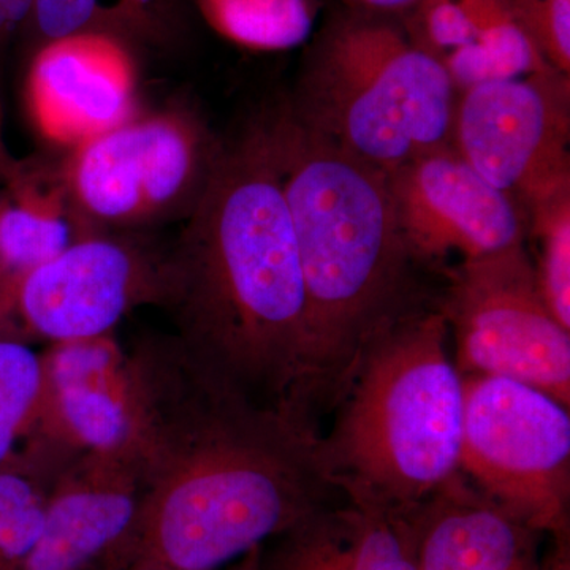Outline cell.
I'll use <instances>...</instances> for the list:
<instances>
[{
  "label": "cell",
  "mask_w": 570,
  "mask_h": 570,
  "mask_svg": "<svg viewBox=\"0 0 570 570\" xmlns=\"http://www.w3.org/2000/svg\"><path fill=\"white\" fill-rule=\"evenodd\" d=\"M146 499L135 553L176 570H219L341 499L318 433L236 392L178 336L127 354Z\"/></svg>",
  "instance_id": "1"
},
{
  "label": "cell",
  "mask_w": 570,
  "mask_h": 570,
  "mask_svg": "<svg viewBox=\"0 0 570 570\" xmlns=\"http://www.w3.org/2000/svg\"><path fill=\"white\" fill-rule=\"evenodd\" d=\"M164 306L184 346L261 406L302 417L307 303L294 225L257 130L219 154L167 254Z\"/></svg>",
  "instance_id": "2"
},
{
  "label": "cell",
  "mask_w": 570,
  "mask_h": 570,
  "mask_svg": "<svg viewBox=\"0 0 570 570\" xmlns=\"http://www.w3.org/2000/svg\"><path fill=\"white\" fill-rule=\"evenodd\" d=\"M294 225L307 303L299 412L318 430L379 336L412 305V258L389 176L306 129L288 105L254 126Z\"/></svg>",
  "instance_id": "3"
},
{
  "label": "cell",
  "mask_w": 570,
  "mask_h": 570,
  "mask_svg": "<svg viewBox=\"0 0 570 570\" xmlns=\"http://www.w3.org/2000/svg\"><path fill=\"white\" fill-rule=\"evenodd\" d=\"M330 414L326 479L360 508L415 515L460 472L464 387L444 314L420 309L374 341Z\"/></svg>",
  "instance_id": "4"
},
{
  "label": "cell",
  "mask_w": 570,
  "mask_h": 570,
  "mask_svg": "<svg viewBox=\"0 0 570 570\" xmlns=\"http://www.w3.org/2000/svg\"><path fill=\"white\" fill-rule=\"evenodd\" d=\"M459 91L444 63L387 26L347 24L313 56L296 119L385 175L452 146Z\"/></svg>",
  "instance_id": "5"
},
{
  "label": "cell",
  "mask_w": 570,
  "mask_h": 570,
  "mask_svg": "<svg viewBox=\"0 0 570 570\" xmlns=\"http://www.w3.org/2000/svg\"><path fill=\"white\" fill-rule=\"evenodd\" d=\"M220 151L200 118L181 107L138 111L82 142L56 170L77 235L186 220Z\"/></svg>",
  "instance_id": "6"
},
{
  "label": "cell",
  "mask_w": 570,
  "mask_h": 570,
  "mask_svg": "<svg viewBox=\"0 0 570 570\" xmlns=\"http://www.w3.org/2000/svg\"><path fill=\"white\" fill-rule=\"evenodd\" d=\"M460 472L523 527L553 535L570 528L569 407L504 377H463Z\"/></svg>",
  "instance_id": "7"
},
{
  "label": "cell",
  "mask_w": 570,
  "mask_h": 570,
  "mask_svg": "<svg viewBox=\"0 0 570 570\" xmlns=\"http://www.w3.org/2000/svg\"><path fill=\"white\" fill-rule=\"evenodd\" d=\"M439 309L461 377L510 379L570 406V330L547 306L524 245L463 261Z\"/></svg>",
  "instance_id": "8"
},
{
  "label": "cell",
  "mask_w": 570,
  "mask_h": 570,
  "mask_svg": "<svg viewBox=\"0 0 570 570\" xmlns=\"http://www.w3.org/2000/svg\"><path fill=\"white\" fill-rule=\"evenodd\" d=\"M569 75L550 69L459 94L452 146L530 212L570 193Z\"/></svg>",
  "instance_id": "9"
},
{
  "label": "cell",
  "mask_w": 570,
  "mask_h": 570,
  "mask_svg": "<svg viewBox=\"0 0 570 570\" xmlns=\"http://www.w3.org/2000/svg\"><path fill=\"white\" fill-rule=\"evenodd\" d=\"M167 254L130 234L77 236L22 281L11 303L7 340L51 343L112 333L135 307L164 306Z\"/></svg>",
  "instance_id": "10"
},
{
  "label": "cell",
  "mask_w": 570,
  "mask_h": 570,
  "mask_svg": "<svg viewBox=\"0 0 570 570\" xmlns=\"http://www.w3.org/2000/svg\"><path fill=\"white\" fill-rule=\"evenodd\" d=\"M389 176L401 234L414 261H475L524 245L523 212L453 149L419 157Z\"/></svg>",
  "instance_id": "11"
},
{
  "label": "cell",
  "mask_w": 570,
  "mask_h": 570,
  "mask_svg": "<svg viewBox=\"0 0 570 570\" xmlns=\"http://www.w3.org/2000/svg\"><path fill=\"white\" fill-rule=\"evenodd\" d=\"M145 499L140 450L78 456L51 483L39 535L18 570H92L135 553Z\"/></svg>",
  "instance_id": "12"
},
{
  "label": "cell",
  "mask_w": 570,
  "mask_h": 570,
  "mask_svg": "<svg viewBox=\"0 0 570 570\" xmlns=\"http://www.w3.org/2000/svg\"><path fill=\"white\" fill-rule=\"evenodd\" d=\"M24 96L37 134L67 151L115 129L140 111L129 41L92 31L43 40Z\"/></svg>",
  "instance_id": "13"
},
{
  "label": "cell",
  "mask_w": 570,
  "mask_h": 570,
  "mask_svg": "<svg viewBox=\"0 0 570 570\" xmlns=\"http://www.w3.org/2000/svg\"><path fill=\"white\" fill-rule=\"evenodd\" d=\"M423 510L396 515L337 499L250 551V566L253 570H419Z\"/></svg>",
  "instance_id": "14"
},
{
  "label": "cell",
  "mask_w": 570,
  "mask_h": 570,
  "mask_svg": "<svg viewBox=\"0 0 570 570\" xmlns=\"http://www.w3.org/2000/svg\"><path fill=\"white\" fill-rule=\"evenodd\" d=\"M539 535L459 475L423 510L419 570H539Z\"/></svg>",
  "instance_id": "15"
},
{
  "label": "cell",
  "mask_w": 570,
  "mask_h": 570,
  "mask_svg": "<svg viewBox=\"0 0 570 570\" xmlns=\"http://www.w3.org/2000/svg\"><path fill=\"white\" fill-rule=\"evenodd\" d=\"M0 197V340H7L11 303L33 269L77 238L58 171L26 165Z\"/></svg>",
  "instance_id": "16"
},
{
  "label": "cell",
  "mask_w": 570,
  "mask_h": 570,
  "mask_svg": "<svg viewBox=\"0 0 570 570\" xmlns=\"http://www.w3.org/2000/svg\"><path fill=\"white\" fill-rule=\"evenodd\" d=\"M28 452L66 468L88 453L138 449L137 419L126 379L41 395L24 439Z\"/></svg>",
  "instance_id": "17"
},
{
  "label": "cell",
  "mask_w": 570,
  "mask_h": 570,
  "mask_svg": "<svg viewBox=\"0 0 570 570\" xmlns=\"http://www.w3.org/2000/svg\"><path fill=\"white\" fill-rule=\"evenodd\" d=\"M179 0H33L31 21L43 40L71 32L160 40L178 24Z\"/></svg>",
  "instance_id": "18"
},
{
  "label": "cell",
  "mask_w": 570,
  "mask_h": 570,
  "mask_svg": "<svg viewBox=\"0 0 570 570\" xmlns=\"http://www.w3.org/2000/svg\"><path fill=\"white\" fill-rule=\"evenodd\" d=\"M61 471L26 450L0 463V570H18L28 557L48 490Z\"/></svg>",
  "instance_id": "19"
},
{
  "label": "cell",
  "mask_w": 570,
  "mask_h": 570,
  "mask_svg": "<svg viewBox=\"0 0 570 570\" xmlns=\"http://www.w3.org/2000/svg\"><path fill=\"white\" fill-rule=\"evenodd\" d=\"M206 22L225 39L253 50H287L309 36L306 0H195Z\"/></svg>",
  "instance_id": "20"
},
{
  "label": "cell",
  "mask_w": 570,
  "mask_h": 570,
  "mask_svg": "<svg viewBox=\"0 0 570 570\" xmlns=\"http://www.w3.org/2000/svg\"><path fill=\"white\" fill-rule=\"evenodd\" d=\"M40 365L41 395H50L67 389L119 384L126 379L127 354L112 333H107L51 343L40 355Z\"/></svg>",
  "instance_id": "21"
},
{
  "label": "cell",
  "mask_w": 570,
  "mask_h": 570,
  "mask_svg": "<svg viewBox=\"0 0 570 570\" xmlns=\"http://www.w3.org/2000/svg\"><path fill=\"white\" fill-rule=\"evenodd\" d=\"M40 395V355L22 341L0 340V463L31 431Z\"/></svg>",
  "instance_id": "22"
},
{
  "label": "cell",
  "mask_w": 570,
  "mask_h": 570,
  "mask_svg": "<svg viewBox=\"0 0 570 570\" xmlns=\"http://www.w3.org/2000/svg\"><path fill=\"white\" fill-rule=\"evenodd\" d=\"M530 213L540 243L539 264L534 265L540 292L553 316L570 330V193Z\"/></svg>",
  "instance_id": "23"
},
{
  "label": "cell",
  "mask_w": 570,
  "mask_h": 570,
  "mask_svg": "<svg viewBox=\"0 0 570 570\" xmlns=\"http://www.w3.org/2000/svg\"><path fill=\"white\" fill-rule=\"evenodd\" d=\"M517 20L554 70L570 71V0H509Z\"/></svg>",
  "instance_id": "24"
},
{
  "label": "cell",
  "mask_w": 570,
  "mask_h": 570,
  "mask_svg": "<svg viewBox=\"0 0 570 570\" xmlns=\"http://www.w3.org/2000/svg\"><path fill=\"white\" fill-rule=\"evenodd\" d=\"M33 0H0V47L11 33L31 20Z\"/></svg>",
  "instance_id": "25"
},
{
  "label": "cell",
  "mask_w": 570,
  "mask_h": 570,
  "mask_svg": "<svg viewBox=\"0 0 570 570\" xmlns=\"http://www.w3.org/2000/svg\"><path fill=\"white\" fill-rule=\"evenodd\" d=\"M539 570H570L569 531L553 535V549L546 560L539 561Z\"/></svg>",
  "instance_id": "26"
},
{
  "label": "cell",
  "mask_w": 570,
  "mask_h": 570,
  "mask_svg": "<svg viewBox=\"0 0 570 570\" xmlns=\"http://www.w3.org/2000/svg\"><path fill=\"white\" fill-rule=\"evenodd\" d=\"M26 164L22 160H18L7 148L2 137H0V183L6 184L7 187L11 183L17 181L18 178L24 171Z\"/></svg>",
  "instance_id": "27"
},
{
  "label": "cell",
  "mask_w": 570,
  "mask_h": 570,
  "mask_svg": "<svg viewBox=\"0 0 570 570\" xmlns=\"http://www.w3.org/2000/svg\"><path fill=\"white\" fill-rule=\"evenodd\" d=\"M124 570H176L170 566H165L163 562L154 561L151 558L141 557V554H134L132 561L129 562Z\"/></svg>",
  "instance_id": "28"
},
{
  "label": "cell",
  "mask_w": 570,
  "mask_h": 570,
  "mask_svg": "<svg viewBox=\"0 0 570 570\" xmlns=\"http://www.w3.org/2000/svg\"><path fill=\"white\" fill-rule=\"evenodd\" d=\"M365 2L379 9H397V7L407 6L412 0H365Z\"/></svg>",
  "instance_id": "29"
},
{
  "label": "cell",
  "mask_w": 570,
  "mask_h": 570,
  "mask_svg": "<svg viewBox=\"0 0 570 570\" xmlns=\"http://www.w3.org/2000/svg\"><path fill=\"white\" fill-rule=\"evenodd\" d=\"M238 570H253V566H250L249 554L245 558V562H243L242 568Z\"/></svg>",
  "instance_id": "30"
}]
</instances>
